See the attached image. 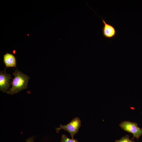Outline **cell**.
I'll list each match as a JSON object with an SVG mask.
<instances>
[{"label": "cell", "mask_w": 142, "mask_h": 142, "mask_svg": "<svg viewBox=\"0 0 142 142\" xmlns=\"http://www.w3.org/2000/svg\"><path fill=\"white\" fill-rule=\"evenodd\" d=\"M124 130L132 133L133 138L138 139L142 135V129L138 126V124L129 121H124L119 125Z\"/></svg>", "instance_id": "obj_3"}, {"label": "cell", "mask_w": 142, "mask_h": 142, "mask_svg": "<svg viewBox=\"0 0 142 142\" xmlns=\"http://www.w3.org/2000/svg\"><path fill=\"white\" fill-rule=\"evenodd\" d=\"M103 23L102 33L104 37L107 39H111L116 36V31L115 28L112 25L108 23L103 19H102Z\"/></svg>", "instance_id": "obj_5"}, {"label": "cell", "mask_w": 142, "mask_h": 142, "mask_svg": "<svg viewBox=\"0 0 142 142\" xmlns=\"http://www.w3.org/2000/svg\"><path fill=\"white\" fill-rule=\"evenodd\" d=\"M81 123V120L79 118H75L66 125L60 124L59 128H55L56 131L57 133H58L61 129H63L68 132L70 134L72 138H73L74 136L78 132Z\"/></svg>", "instance_id": "obj_2"}, {"label": "cell", "mask_w": 142, "mask_h": 142, "mask_svg": "<svg viewBox=\"0 0 142 142\" xmlns=\"http://www.w3.org/2000/svg\"><path fill=\"white\" fill-rule=\"evenodd\" d=\"M60 141L61 142H78L77 139L74 138L70 139L68 138L65 134L62 135Z\"/></svg>", "instance_id": "obj_7"}, {"label": "cell", "mask_w": 142, "mask_h": 142, "mask_svg": "<svg viewBox=\"0 0 142 142\" xmlns=\"http://www.w3.org/2000/svg\"><path fill=\"white\" fill-rule=\"evenodd\" d=\"M115 142H135L134 141L130 139L129 136L126 135L123 136L120 139L116 140Z\"/></svg>", "instance_id": "obj_8"}, {"label": "cell", "mask_w": 142, "mask_h": 142, "mask_svg": "<svg viewBox=\"0 0 142 142\" xmlns=\"http://www.w3.org/2000/svg\"><path fill=\"white\" fill-rule=\"evenodd\" d=\"M12 74L14 76V78L11 82L12 87L7 92V94L11 95L27 89L30 78L27 75L17 69H16Z\"/></svg>", "instance_id": "obj_1"}, {"label": "cell", "mask_w": 142, "mask_h": 142, "mask_svg": "<svg viewBox=\"0 0 142 142\" xmlns=\"http://www.w3.org/2000/svg\"><path fill=\"white\" fill-rule=\"evenodd\" d=\"M3 61L6 67H16V59L13 54L6 53L3 56Z\"/></svg>", "instance_id": "obj_6"}, {"label": "cell", "mask_w": 142, "mask_h": 142, "mask_svg": "<svg viewBox=\"0 0 142 142\" xmlns=\"http://www.w3.org/2000/svg\"><path fill=\"white\" fill-rule=\"evenodd\" d=\"M34 136L32 137H29L27 139L26 141V142H34Z\"/></svg>", "instance_id": "obj_9"}, {"label": "cell", "mask_w": 142, "mask_h": 142, "mask_svg": "<svg viewBox=\"0 0 142 142\" xmlns=\"http://www.w3.org/2000/svg\"><path fill=\"white\" fill-rule=\"evenodd\" d=\"M6 67L4 70L0 72V90L7 93V90L10 87V80L12 78L10 74L6 72Z\"/></svg>", "instance_id": "obj_4"}]
</instances>
